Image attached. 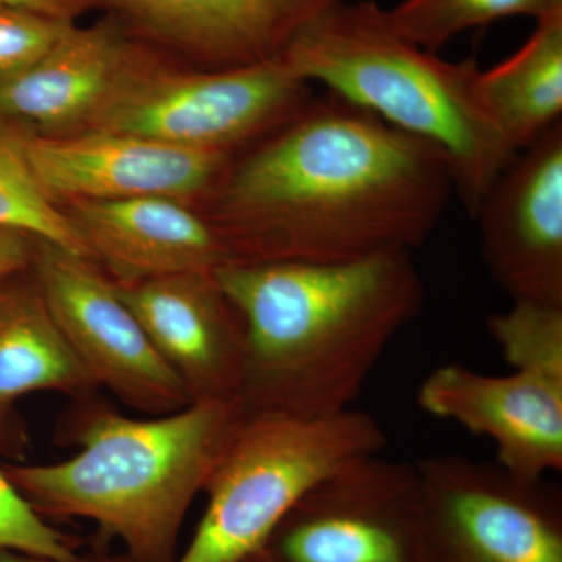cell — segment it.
<instances>
[{"mask_svg":"<svg viewBox=\"0 0 562 562\" xmlns=\"http://www.w3.org/2000/svg\"><path fill=\"white\" fill-rule=\"evenodd\" d=\"M116 286L191 402L239 398L246 353L243 322L213 271Z\"/></svg>","mask_w":562,"mask_h":562,"instance_id":"cell-13","label":"cell"},{"mask_svg":"<svg viewBox=\"0 0 562 562\" xmlns=\"http://www.w3.org/2000/svg\"><path fill=\"white\" fill-rule=\"evenodd\" d=\"M476 92L517 154L561 122L562 7L538 20L513 57L480 70Z\"/></svg>","mask_w":562,"mask_h":562,"instance_id":"cell-18","label":"cell"},{"mask_svg":"<svg viewBox=\"0 0 562 562\" xmlns=\"http://www.w3.org/2000/svg\"><path fill=\"white\" fill-rule=\"evenodd\" d=\"M135 49L110 22L72 29L27 69L0 80V121L61 135L101 109Z\"/></svg>","mask_w":562,"mask_h":562,"instance_id":"cell-16","label":"cell"},{"mask_svg":"<svg viewBox=\"0 0 562 562\" xmlns=\"http://www.w3.org/2000/svg\"><path fill=\"white\" fill-rule=\"evenodd\" d=\"M243 562H276V561H273L272 558L269 557V553L266 552V550H261L260 553L254 554V557H250L249 560H246Z\"/></svg>","mask_w":562,"mask_h":562,"instance_id":"cell-27","label":"cell"},{"mask_svg":"<svg viewBox=\"0 0 562 562\" xmlns=\"http://www.w3.org/2000/svg\"><path fill=\"white\" fill-rule=\"evenodd\" d=\"M213 273L243 322L246 412L319 417L351 408L425 302L408 250L338 262L233 261Z\"/></svg>","mask_w":562,"mask_h":562,"instance_id":"cell-2","label":"cell"},{"mask_svg":"<svg viewBox=\"0 0 562 562\" xmlns=\"http://www.w3.org/2000/svg\"><path fill=\"white\" fill-rule=\"evenodd\" d=\"M87 413L79 453L3 472L33 508L94 520L138 562L168 561L188 508L246 414L241 398L191 402L150 419L103 406Z\"/></svg>","mask_w":562,"mask_h":562,"instance_id":"cell-3","label":"cell"},{"mask_svg":"<svg viewBox=\"0 0 562 562\" xmlns=\"http://www.w3.org/2000/svg\"><path fill=\"white\" fill-rule=\"evenodd\" d=\"M0 562H63V561H52L44 560V558L32 557V554H11L5 552V550H0ZM68 562H94V561H83L80 558L77 560L68 561Z\"/></svg>","mask_w":562,"mask_h":562,"instance_id":"cell-26","label":"cell"},{"mask_svg":"<svg viewBox=\"0 0 562 562\" xmlns=\"http://www.w3.org/2000/svg\"><path fill=\"white\" fill-rule=\"evenodd\" d=\"M0 550L52 561L77 560L68 538L41 519L3 471H0Z\"/></svg>","mask_w":562,"mask_h":562,"instance_id":"cell-22","label":"cell"},{"mask_svg":"<svg viewBox=\"0 0 562 562\" xmlns=\"http://www.w3.org/2000/svg\"><path fill=\"white\" fill-rule=\"evenodd\" d=\"M276 562H431L416 464L380 454L342 465L266 543Z\"/></svg>","mask_w":562,"mask_h":562,"instance_id":"cell-7","label":"cell"},{"mask_svg":"<svg viewBox=\"0 0 562 562\" xmlns=\"http://www.w3.org/2000/svg\"><path fill=\"white\" fill-rule=\"evenodd\" d=\"M68 217L117 284L181 272H210L231 261L210 221L183 202L160 195L120 201H79Z\"/></svg>","mask_w":562,"mask_h":562,"instance_id":"cell-15","label":"cell"},{"mask_svg":"<svg viewBox=\"0 0 562 562\" xmlns=\"http://www.w3.org/2000/svg\"><path fill=\"white\" fill-rule=\"evenodd\" d=\"M74 25L38 11L0 7V80L38 61Z\"/></svg>","mask_w":562,"mask_h":562,"instance_id":"cell-23","label":"cell"},{"mask_svg":"<svg viewBox=\"0 0 562 562\" xmlns=\"http://www.w3.org/2000/svg\"><path fill=\"white\" fill-rule=\"evenodd\" d=\"M453 191L438 146L328 92L228 166L210 222L228 262L350 261L420 246Z\"/></svg>","mask_w":562,"mask_h":562,"instance_id":"cell-1","label":"cell"},{"mask_svg":"<svg viewBox=\"0 0 562 562\" xmlns=\"http://www.w3.org/2000/svg\"><path fill=\"white\" fill-rule=\"evenodd\" d=\"M416 465L431 562H562L558 486L462 454Z\"/></svg>","mask_w":562,"mask_h":562,"instance_id":"cell-8","label":"cell"},{"mask_svg":"<svg viewBox=\"0 0 562 562\" xmlns=\"http://www.w3.org/2000/svg\"><path fill=\"white\" fill-rule=\"evenodd\" d=\"M386 432L349 408L302 417L246 412L205 484L209 505L177 562H243L265 550L295 505L342 465L380 454Z\"/></svg>","mask_w":562,"mask_h":562,"instance_id":"cell-5","label":"cell"},{"mask_svg":"<svg viewBox=\"0 0 562 562\" xmlns=\"http://www.w3.org/2000/svg\"><path fill=\"white\" fill-rule=\"evenodd\" d=\"M32 262L52 316L95 386L154 416L190 405L183 383L151 346L116 283L90 258L40 241Z\"/></svg>","mask_w":562,"mask_h":562,"instance_id":"cell-9","label":"cell"},{"mask_svg":"<svg viewBox=\"0 0 562 562\" xmlns=\"http://www.w3.org/2000/svg\"><path fill=\"white\" fill-rule=\"evenodd\" d=\"M151 38L211 69L283 57L313 21L346 0H101Z\"/></svg>","mask_w":562,"mask_h":562,"instance_id":"cell-14","label":"cell"},{"mask_svg":"<svg viewBox=\"0 0 562 562\" xmlns=\"http://www.w3.org/2000/svg\"><path fill=\"white\" fill-rule=\"evenodd\" d=\"M473 217L484 265L513 302L562 306V121L517 154Z\"/></svg>","mask_w":562,"mask_h":562,"instance_id":"cell-11","label":"cell"},{"mask_svg":"<svg viewBox=\"0 0 562 562\" xmlns=\"http://www.w3.org/2000/svg\"><path fill=\"white\" fill-rule=\"evenodd\" d=\"M33 249L29 236L0 228V280L14 276L32 262Z\"/></svg>","mask_w":562,"mask_h":562,"instance_id":"cell-24","label":"cell"},{"mask_svg":"<svg viewBox=\"0 0 562 562\" xmlns=\"http://www.w3.org/2000/svg\"><path fill=\"white\" fill-rule=\"evenodd\" d=\"M9 279L0 280V413L33 392L88 397L98 386L70 350L36 281Z\"/></svg>","mask_w":562,"mask_h":562,"instance_id":"cell-17","label":"cell"},{"mask_svg":"<svg viewBox=\"0 0 562 562\" xmlns=\"http://www.w3.org/2000/svg\"><path fill=\"white\" fill-rule=\"evenodd\" d=\"M0 228L20 232L92 260L68 214L55 209L54 201L33 179L16 135L11 131L0 132Z\"/></svg>","mask_w":562,"mask_h":562,"instance_id":"cell-19","label":"cell"},{"mask_svg":"<svg viewBox=\"0 0 562 562\" xmlns=\"http://www.w3.org/2000/svg\"><path fill=\"white\" fill-rule=\"evenodd\" d=\"M283 58L172 72L140 66L133 54L87 131L127 133L192 149L220 150L276 131L313 98Z\"/></svg>","mask_w":562,"mask_h":562,"instance_id":"cell-6","label":"cell"},{"mask_svg":"<svg viewBox=\"0 0 562 562\" xmlns=\"http://www.w3.org/2000/svg\"><path fill=\"white\" fill-rule=\"evenodd\" d=\"M560 7L562 0H403L387 14L406 40L438 52L468 29L512 16L538 21Z\"/></svg>","mask_w":562,"mask_h":562,"instance_id":"cell-20","label":"cell"},{"mask_svg":"<svg viewBox=\"0 0 562 562\" xmlns=\"http://www.w3.org/2000/svg\"><path fill=\"white\" fill-rule=\"evenodd\" d=\"M281 58L299 79L324 85L392 127L438 146L472 216L517 157L480 101L476 63L447 61L422 49L371 0L333 7L299 33Z\"/></svg>","mask_w":562,"mask_h":562,"instance_id":"cell-4","label":"cell"},{"mask_svg":"<svg viewBox=\"0 0 562 562\" xmlns=\"http://www.w3.org/2000/svg\"><path fill=\"white\" fill-rule=\"evenodd\" d=\"M417 403L491 439L498 464L517 479L538 482L562 469V380L527 371L486 375L453 362L422 382Z\"/></svg>","mask_w":562,"mask_h":562,"instance_id":"cell-12","label":"cell"},{"mask_svg":"<svg viewBox=\"0 0 562 562\" xmlns=\"http://www.w3.org/2000/svg\"><path fill=\"white\" fill-rule=\"evenodd\" d=\"M14 135L33 179L52 201L147 195L180 201L217 190L228 169L225 151L173 146L127 133Z\"/></svg>","mask_w":562,"mask_h":562,"instance_id":"cell-10","label":"cell"},{"mask_svg":"<svg viewBox=\"0 0 562 562\" xmlns=\"http://www.w3.org/2000/svg\"><path fill=\"white\" fill-rule=\"evenodd\" d=\"M487 328L514 371L562 380V306L513 302L491 316Z\"/></svg>","mask_w":562,"mask_h":562,"instance_id":"cell-21","label":"cell"},{"mask_svg":"<svg viewBox=\"0 0 562 562\" xmlns=\"http://www.w3.org/2000/svg\"><path fill=\"white\" fill-rule=\"evenodd\" d=\"M98 3H101V0H0V7L38 11L47 16L72 22Z\"/></svg>","mask_w":562,"mask_h":562,"instance_id":"cell-25","label":"cell"}]
</instances>
